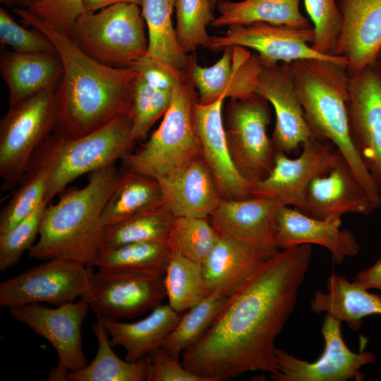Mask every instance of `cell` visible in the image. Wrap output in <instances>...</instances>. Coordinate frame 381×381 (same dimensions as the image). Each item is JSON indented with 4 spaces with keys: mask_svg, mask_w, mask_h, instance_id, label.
<instances>
[{
    "mask_svg": "<svg viewBox=\"0 0 381 381\" xmlns=\"http://www.w3.org/2000/svg\"><path fill=\"white\" fill-rule=\"evenodd\" d=\"M131 67L152 87L171 92L180 84L187 68L179 71L147 54L134 61Z\"/></svg>",
    "mask_w": 381,
    "mask_h": 381,
    "instance_id": "f6af8a7d",
    "label": "cell"
},
{
    "mask_svg": "<svg viewBox=\"0 0 381 381\" xmlns=\"http://www.w3.org/2000/svg\"><path fill=\"white\" fill-rule=\"evenodd\" d=\"M290 65L311 131L315 136L332 144L373 200L380 202L381 191L351 135L349 116L350 76L346 67L318 59H300Z\"/></svg>",
    "mask_w": 381,
    "mask_h": 381,
    "instance_id": "277c9868",
    "label": "cell"
},
{
    "mask_svg": "<svg viewBox=\"0 0 381 381\" xmlns=\"http://www.w3.org/2000/svg\"><path fill=\"white\" fill-rule=\"evenodd\" d=\"M181 318L169 303H160L146 318L131 323L97 319L111 336V346H122L126 351L125 360L136 362L160 346Z\"/></svg>",
    "mask_w": 381,
    "mask_h": 381,
    "instance_id": "d4e9b609",
    "label": "cell"
},
{
    "mask_svg": "<svg viewBox=\"0 0 381 381\" xmlns=\"http://www.w3.org/2000/svg\"><path fill=\"white\" fill-rule=\"evenodd\" d=\"M341 29L335 54L351 76L372 64L381 47V0H338Z\"/></svg>",
    "mask_w": 381,
    "mask_h": 381,
    "instance_id": "603a6c76",
    "label": "cell"
},
{
    "mask_svg": "<svg viewBox=\"0 0 381 381\" xmlns=\"http://www.w3.org/2000/svg\"><path fill=\"white\" fill-rule=\"evenodd\" d=\"M311 255V246L303 244L265 260L183 352V365L205 381H226L249 371L277 373L275 340L294 311Z\"/></svg>",
    "mask_w": 381,
    "mask_h": 381,
    "instance_id": "6da1fadb",
    "label": "cell"
},
{
    "mask_svg": "<svg viewBox=\"0 0 381 381\" xmlns=\"http://www.w3.org/2000/svg\"><path fill=\"white\" fill-rule=\"evenodd\" d=\"M304 1L315 30L312 48L320 54H335L341 29L338 0Z\"/></svg>",
    "mask_w": 381,
    "mask_h": 381,
    "instance_id": "60d3db41",
    "label": "cell"
},
{
    "mask_svg": "<svg viewBox=\"0 0 381 381\" xmlns=\"http://www.w3.org/2000/svg\"><path fill=\"white\" fill-rule=\"evenodd\" d=\"M92 267L68 258L48 260L0 284V306L6 308L32 303L60 306L82 297Z\"/></svg>",
    "mask_w": 381,
    "mask_h": 381,
    "instance_id": "8fae6325",
    "label": "cell"
},
{
    "mask_svg": "<svg viewBox=\"0 0 381 381\" xmlns=\"http://www.w3.org/2000/svg\"><path fill=\"white\" fill-rule=\"evenodd\" d=\"M0 40L16 52L58 56L47 37L37 30L31 31L20 25L3 8H0Z\"/></svg>",
    "mask_w": 381,
    "mask_h": 381,
    "instance_id": "7bdbcfd3",
    "label": "cell"
},
{
    "mask_svg": "<svg viewBox=\"0 0 381 381\" xmlns=\"http://www.w3.org/2000/svg\"><path fill=\"white\" fill-rule=\"evenodd\" d=\"M157 181L175 217L208 219L223 199L202 156Z\"/></svg>",
    "mask_w": 381,
    "mask_h": 381,
    "instance_id": "cb8c5ba5",
    "label": "cell"
},
{
    "mask_svg": "<svg viewBox=\"0 0 381 381\" xmlns=\"http://www.w3.org/2000/svg\"><path fill=\"white\" fill-rule=\"evenodd\" d=\"M143 0H83L85 12H95L102 8L116 3H131L141 6Z\"/></svg>",
    "mask_w": 381,
    "mask_h": 381,
    "instance_id": "c3c4849f",
    "label": "cell"
},
{
    "mask_svg": "<svg viewBox=\"0 0 381 381\" xmlns=\"http://www.w3.org/2000/svg\"><path fill=\"white\" fill-rule=\"evenodd\" d=\"M259 58L260 68L255 92L273 107L276 122L272 143L275 152L287 155L315 135L306 120L290 64Z\"/></svg>",
    "mask_w": 381,
    "mask_h": 381,
    "instance_id": "2e32d148",
    "label": "cell"
},
{
    "mask_svg": "<svg viewBox=\"0 0 381 381\" xmlns=\"http://www.w3.org/2000/svg\"><path fill=\"white\" fill-rule=\"evenodd\" d=\"M228 298L220 290L213 291L181 316L160 346L174 358L179 360L183 352L196 343L211 326Z\"/></svg>",
    "mask_w": 381,
    "mask_h": 381,
    "instance_id": "d590c367",
    "label": "cell"
},
{
    "mask_svg": "<svg viewBox=\"0 0 381 381\" xmlns=\"http://www.w3.org/2000/svg\"><path fill=\"white\" fill-rule=\"evenodd\" d=\"M349 93L351 135L381 191V74L374 63L350 76Z\"/></svg>",
    "mask_w": 381,
    "mask_h": 381,
    "instance_id": "ac0fdd59",
    "label": "cell"
},
{
    "mask_svg": "<svg viewBox=\"0 0 381 381\" xmlns=\"http://www.w3.org/2000/svg\"><path fill=\"white\" fill-rule=\"evenodd\" d=\"M379 206L341 156L327 174L314 179L304 195V214L318 219L367 215Z\"/></svg>",
    "mask_w": 381,
    "mask_h": 381,
    "instance_id": "44dd1931",
    "label": "cell"
},
{
    "mask_svg": "<svg viewBox=\"0 0 381 381\" xmlns=\"http://www.w3.org/2000/svg\"><path fill=\"white\" fill-rule=\"evenodd\" d=\"M135 143L129 114L120 115L79 138L54 132L36 150L24 175L40 171L47 173L45 200L48 203L81 175L123 159L132 151Z\"/></svg>",
    "mask_w": 381,
    "mask_h": 381,
    "instance_id": "5b68a950",
    "label": "cell"
},
{
    "mask_svg": "<svg viewBox=\"0 0 381 381\" xmlns=\"http://www.w3.org/2000/svg\"><path fill=\"white\" fill-rule=\"evenodd\" d=\"M195 88L190 61L180 84L172 92L158 128L140 148L122 159L126 169L158 180L202 156L193 121V103L197 98Z\"/></svg>",
    "mask_w": 381,
    "mask_h": 381,
    "instance_id": "8992f818",
    "label": "cell"
},
{
    "mask_svg": "<svg viewBox=\"0 0 381 381\" xmlns=\"http://www.w3.org/2000/svg\"><path fill=\"white\" fill-rule=\"evenodd\" d=\"M47 205L46 200L43 201L28 217L8 231L0 234L1 272L18 264L23 253L34 245Z\"/></svg>",
    "mask_w": 381,
    "mask_h": 381,
    "instance_id": "b9f144b4",
    "label": "cell"
},
{
    "mask_svg": "<svg viewBox=\"0 0 381 381\" xmlns=\"http://www.w3.org/2000/svg\"><path fill=\"white\" fill-rule=\"evenodd\" d=\"M90 308L83 297L55 308L40 303L8 308L11 317L27 325L56 350L58 365L51 369L47 380L66 381L69 373L87 365L82 348L81 326Z\"/></svg>",
    "mask_w": 381,
    "mask_h": 381,
    "instance_id": "30bf717a",
    "label": "cell"
},
{
    "mask_svg": "<svg viewBox=\"0 0 381 381\" xmlns=\"http://www.w3.org/2000/svg\"><path fill=\"white\" fill-rule=\"evenodd\" d=\"M26 9L68 35L85 12L83 0H35Z\"/></svg>",
    "mask_w": 381,
    "mask_h": 381,
    "instance_id": "ee69618b",
    "label": "cell"
},
{
    "mask_svg": "<svg viewBox=\"0 0 381 381\" xmlns=\"http://www.w3.org/2000/svg\"><path fill=\"white\" fill-rule=\"evenodd\" d=\"M4 3H9L11 0H1Z\"/></svg>",
    "mask_w": 381,
    "mask_h": 381,
    "instance_id": "f5cc1de1",
    "label": "cell"
},
{
    "mask_svg": "<svg viewBox=\"0 0 381 381\" xmlns=\"http://www.w3.org/2000/svg\"><path fill=\"white\" fill-rule=\"evenodd\" d=\"M224 100L202 104L196 98L192 108L194 128L222 198L245 199L253 196V186L238 173L231 159L222 114Z\"/></svg>",
    "mask_w": 381,
    "mask_h": 381,
    "instance_id": "ffe728a7",
    "label": "cell"
},
{
    "mask_svg": "<svg viewBox=\"0 0 381 381\" xmlns=\"http://www.w3.org/2000/svg\"><path fill=\"white\" fill-rule=\"evenodd\" d=\"M220 0H209L211 7L213 10L216 8L217 3Z\"/></svg>",
    "mask_w": 381,
    "mask_h": 381,
    "instance_id": "816d5d0a",
    "label": "cell"
},
{
    "mask_svg": "<svg viewBox=\"0 0 381 381\" xmlns=\"http://www.w3.org/2000/svg\"><path fill=\"white\" fill-rule=\"evenodd\" d=\"M219 237L207 218L175 217L167 242L171 251L202 265Z\"/></svg>",
    "mask_w": 381,
    "mask_h": 381,
    "instance_id": "8d00e7d4",
    "label": "cell"
},
{
    "mask_svg": "<svg viewBox=\"0 0 381 381\" xmlns=\"http://www.w3.org/2000/svg\"><path fill=\"white\" fill-rule=\"evenodd\" d=\"M120 174L115 164L92 171L84 187L70 189L56 204L47 205L39 239L29 249V257L68 258L95 267L100 251L102 213Z\"/></svg>",
    "mask_w": 381,
    "mask_h": 381,
    "instance_id": "3957f363",
    "label": "cell"
},
{
    "mask_svg": "<svg viewBox=\"0 0 381 381\" xmlns=\"http://www.w3.org/2000/svg\"><path fill=\"white\" fill-rule=\"evenodd\" d=\"M47 175L40 171L24 175L22 184L0 212V234L28 217L45 200Z\"/></svg>",
    "mask_w": 381,
    "mask_h": 381,
    "instance_id": "ab89813d",
    "label": "cell"
},
{
    "mask_svg": "<svg viewBox=\"0 0 381 381\" xmlns=\"http://www.w3.org/2000/svg\"><path fill=\"white\" fill-rule=\"evenodd\" d=\"M324 140L313 136L302 145L301 154L294 159L276 152L270 174L253 183V196L270 198L303 213L304 195L310 183L327 174L341 157L329 142Z\"/></svg>",
    "mask_w": 381,
    "mask_h": 381,
    "instance_id": "9a60e30c",
    "label": "cell"
},
{
    "mask_svg": "<svg viewBox=\"0 0 381 381\" xmlns=\"http://www.w3.org/2000/svg\"><path fill=\"white\" fill-rule=\"evenodd\" d=\"M176 3V0H143L140 7L148 29L147 55L182 71L189 66L191 55L182 49L173 26Z\"/></svg>",
    "mask_w": 381,
    "mask_h": 381,
    "instance_id": "4dcf8cb0",
    "label": "cell"
},
{
    "mask_svg": "<svg viewBox=\"0 0 381 381\" xmlns=\"http://www.w3.org/2000/svg\"><path fill=\"white\" fill-rule=\"evenodd\" d=\"M99 11L84 12L69 37L88 56L107 66L131 67L147 54L146 37L140 6L116 3Z\"/></svg>",
    "mask_w": 381,
    "mask_h": 381,
    "instance_id": "52a82bcc",
    "label": "cell"
},
{
    "mask_svg": "<svg viewBox=\"0 0 381 381\" xmlns=\"http://www.w3.org/2000/svg\"><path fill=\"white\" fill-rule=\"evenodd\" d=\"M20 4L26 6L27 7L30 6L35 0H17Z\"/></svg>",
    "mask_w": 381,
    "mask_h": 381,
    "instance_id": "f907efd6",
    "label": "cell"
},
{
    "mask_svg": "<svg viewBox=\"0 0 381 381\" xmlns=\"http://www.w3.org/2000/svg\"><path fill=\"white\" fill-rule=\"evenodd\" d=\"M282 205L277 200L258 196L222 199L209 220L220 234L268 260L281 250L276 243L275 223L277 210Z\"/></svg>",
    "mask_w": 381,
    "mask_h": 381,
    "instance_id": "e0dca14e",
    "label": "cell"
},
{
    "mask_svg": "<svg viewBox=\"0 0 381 381\" xmlns=\"http://www.w3.org/2000/svg\"><path fill=\"white\" fill-rule=\"evenodd\" d=\"M98 349L95 358L85 367L67 375L69 381H149L150 363L121 360L111 349L108 332L100 320L92 325Z\"/></svg>",
    "mask_w": 381,
    "mask_h": 381,
    "instance_id": "1f68e13d",
    "label": "cell"
},
{
    "mask_svg": "<svg viewBox=\"0 0 381 381\" xmlns=\"http://www.w3.org/2000/svg\"><path fill=\"white\" fill-rule=\"evenodd\" d=\"M13 11L25 25L50 40L61 61L54 133L79 138L120 115L132 116L133 87L138 75L134 68L101 64L82 51L69 35L28 9L16 8Z\"/></svg>",
    "mask_w": 381,
    "mask_h": 381,
    "instance_id": "7a4b0ae2",
    "label": "cell"
},
{
    "mask_svg": "<svg viewBox=\"0 0 381 381\" xmlns=\"http://www.w3.org/2000/svg\"><path fill=\"white\" fill-rule=\"evenodd\" d=\"M9 91V105L56 86L62 74L59 56L12 52L1 60Z\"/></svg>",
    "mask_w": 381,
    "mask_h": 381,
    "instance_id": "83f0119b",
    "label": "cell"
},
{
    "mask_svg": "<svg viewBox=\"0 0 381 381\" xmlns=\"http://www.w3.org/2000/svg\"><path fill=\"white\" fill-rule=\"evenodd\" d=\"M176 32L183 52L189 54L199 47H208L211 36L207 26L214 19L209 0H176Z\"/></svg>",
    "mask_w": 381,
    "mask_h": 381,
    "instance_id": "74e56055",
    "label": "cell"
},
{
    "mask_svg": "<svg viewBox=\"0 0 381 381\" xmlns=\"http://www.w3.org/2000/svg\"><path fill=\"white\" fill-rule=\"evenodd\" d=\"M212 66H200L191 55L190 72L198 101L210 104L220 99H236L255 92L260 64L258 54L240 46L226 47Z\"/></svg>",
    "mask_w": 381,
    "mask_h": 381,
    "instance_id": "d6986e66",
    "label": "cell"
},
{
    "mask_svg": "<svg viewBox=\"0 0 381 381\" xmlns=\"http://www.w3.org/2000/svg\"><path fill=\"white\" fill-rule=\"evenodd\" d=\"M313 26L298 28L286 25L255 22L231 25L225 32L211 36L208 49L223 51L226 47L240 46L255 50L259 56L270 62L291 64L306 59L329 61L346 67V59L336 54H323L314 50Z\"/></svg>",
    "mask_w": 381,
    "mask_h": 381,
    "instance_id": "7c38bea8",
    "label": "cell"
},
{
    "mask_svg": "<svg viewBox=\"0 0 381 381\" xmlns=\"http://www.w3.org/2000/svg\"><path fill=\"white\" fill-rule=\"evenodd\" d=\"M269 104L256 92L230 99L223 119L233 162L252 186L265 179L274 166L276 152L267 135L272 116Z\"/></svg>",
    "mask_w": 381,
    "mask_h": 381,
    "instance_id": "9c48e42d",
    "label": "cell"
},
{
    "mask_svg": "<svg viewBox=\"0 0 381 381\" xmlns=\"http://www.w3.org/2000/svg\"><path fill=\"white\" fill-rule=\"evenodd\" d=\"M326 286L325 292L314 294L310 303L313 312L330 315L353 330L361 327L365 317L381 315V296L370 293L355 281L332 274Z\"/></svg>",
    "mask_w": 381,
    "mask_h": 381,
    "instance_id": "484cf974",
    "label": "cell"
},
{
    "mask_svg": "<svg viewBox=\"0 0 381 381\" xmlns=\"http://www.w3.org/2000/svg\"><path fill=\"white\" fill-rule=\"evenodd\" d=\"M341 217L318 219L295 207L282 205L276 214V243L280 250L303 244L319 245L330 252L334 262L340 264L361 249L354 235L341 229Z\"/></svg>",
    "mask_w": 381,
    "mask_h": 381,
    "instance_id": "7402d4cb",
    "label": "cell"
},
{
    "mask_svg": "<svg viewBox=\"0 0 381 381\" xmlns=\"http://www.w3.org/2000/svg\"><path fill=\"white\" fill-rule=\"evenodd\" d=\"M267 260L226 236L220 237L202 265L207 284L229 296Z\"/></svg>",
    "mask_w": 381,
    "mask_h": 381,
    "instance_id": "4316f807",
    "label": "cell"
},
{
    "mask_svg": "<svg viewBox=\"0 0 381 381\" xmlns=\"http://www.w3.org/2000/svg\"><path fill=\"white\" fill-rule=\"evenodd\" d=\"M97 318L119 320L143 314L166 296L163 277L126 270L92 272L82 296Z\"/></svg>",
    "mask_w": 381,
    "mask_h": 381,
    "instance_id": "4fadbf2b",
    "label": "cell"
},
{
    "mask_svg": "<svg viewBox=\"0 0 381 381\" xmlns=\"http://www.w3.org/2000/svg\"><path fill=\"white\" fill-rule=\"evenodd\" d=\"M300 0H220L216 4L219 16L210 25L215 28L263 22L298 28L312 27L300 10Z\"/></svg>",
    "mask_w": 381,
    "mask_h": 381,
    "instance_id": "f1b7e54d",
    "label": "cell"
},
{
    "mask_svg": "<svg viewBox=\"0 0 381 381\" xmlns=\"http://www.w3.org/2000/svg\"><path fill=\"white\" fill-rule=\"evenodd\" d=\"M150 363L149 381H205L194 374L179 360L171 356L162 347L159 346L148 355Z\"/></svg>",
    "mask_w": 381,
    "mask_h": 381,
    "instance_id": "bcb514c9",
    "label": "cell"
},
{
    "mask_svg": "<svg viewBox=\"0 0 381 381\" xmlns=\"http://www.w3.org/2000/svg\"><path fill=\"white\" fill-rule=\"evenodd\" d=\"M163 282L169 304L181 313L206 298L211 293L202 265L171 251Z\"/></svg>",
    "mask_w": 381,
    "mask_h": 381,
    "instance_id": "e575fe53",
    "label": "cell"
},
{
    "mask_svg": "<svg viewBox=\"0 0 381 381\" xmlns=\"http://www.w3.org/2000/svg\"><path fill=\"white\" fill-rule=\"evenodd\" d=\"M56 86L10 104L7 112L1 118L2 190H9L20 182L36 150L54 131Z\"/></svg>",
    "mask_w": 381,
    "mask_h": 381,
    "instance_id": "ba28073f",
    "label": "cell"
},
{
    "mask_svg": "<svg viewBox=\"0 0 381 381\" xmlns=\"http://www.w3.org/2000/svg\"><path fill=\"white\" fill-rule=\"evenodd\" d=\"M341 322L330 315L324 318L321 332L325 341L322 355L308 362L276 347L278 372L270 375L275 381H362L365 374L362 366L375 362V355L369 351L355 353L344 342Z\"/></svg>",
    "mask_w": 381,
    "mask_h": 381,
    "instance_id": "5bb4252c",
    "label": "cell"
},
{
    "mask_svg": "<svg viewBox=\"0 0 381 381\" xmlns=\"http://www.w3.org/2000/svg\"><path fill=\"white\" fill-rule=\"evenodd\" d=\"M171 96V92L156 89L138 75L132 93V138L135 142L143 139L154 123L164 114Z\"/></svg>",
    "mask_w": 381,
    "mask_h": 381,
    "instance_id": "f35d334b",
    "label": "cell"
},
{
    "mask_svg": "<svg viewBox=\"0 0 381 381\" xmlns=\"http://www.w3.org/2000/svg\"><path fill=\"white\" fill-rule=\"evenodd\" d=\"M163 203L157 179L126 169L121 173L116 188L104 207L102 228Z\"/></svg>",
    "mask_w": 381,
    "mask_h": 381,
    "instance_id": "f546056e",
    "label": "cell"
},
{
    "mask_svg": "<svg viewBox=\"0 0 381 381\" xmlns=\"http://www.w3.org/2000/svg\"><path fill=\"white\" fill-rule=\"evenodd\" d=\"M171 250L167 242H137L101 249L95 267L163 277Z\"/></svg>",
    "mask_w": 381,
    "mask_h": 381,
    "instance_id": "836d02e7",
    "label": "cell"
},
{
    "mask_svg": "<svg viewBox=\"0 0 381 381\" xmlns=\"http://www.w3.org/2000/svg\"><path fill=\"white\" fill-rule=\"evenodd\" d=\"M353 280L368 290L381 291V258L371 267L359 272Z\"/></svg>",
    "mask_w": 381,
    "mask_h": 381,
    "instance_id": "7dc6e473",
    "label": "cell"
},
{
    "mask_svg": "<svg viewBox=\"0 0 381 381\" xmlns=\"http://www.w3.org/2000/svg\"><path fill=\"white\" fill-rule=\"evenodd\" d=\"M374 64L376 66L377 68L378 69L380 73L381 74V47L380 50L378 51L377 56L374 61Z\"/></svg>",
    "mask_w": 381,
    "mask_h": 381,
    "instance_id": "681fc988",
    "label": "cell"
},
{
    "mask_svg": "<svg viewBox=\"0 0 381 381\" xmlns=\"http://www.w3.org/2000/svg\"><path fill=\"white\" fill-rule=\"evenodd\" d=\"M175 216L163 203L102 229L100 250L137 242H167Z\"/></svg>",
    "mask_w": 381,
    "mask_h": 381,
    "instance_id": "d6a6232c",
    "label": "cell"
}]
</instances>
